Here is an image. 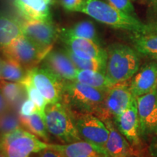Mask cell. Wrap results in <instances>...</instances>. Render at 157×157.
Listing matches in <instances>:
<instances>
[{"mask_svg":"<svg viewBox=\"0 0 157 157\" xmlns=\"http://www.w3.org/2000/svg\"><path fill=\"white\" fill-rule=\"evenodd\" d=\"M156 137H157V135H156Z\"/></svg>","mask_w":157,"mask_h":157,"instance_id":"obj_41","label":"cell"},{"mask_svg":"<svg viewBox=\"0 0 157 157\" xmlns=\"http://www.w3.org/2000/svg\"><path fill=\"white\" fill-rule=\"evenodd\" d=\"M113 121L119 132L135 150L140 151L143 149L136 98L132 100L128 108Z\"/></svg>","mask_w":157,"mask_h":157,"instance_id":"obj_10","label":"cell"},{"mask_svg":"<svg viewBox=\"0 0 157 157\" xmlns=\"http://www.w3.org/2000/svg\"><path fill=\"white\" fill-rule=\"evenodd\" d=\"M36 113H40V111H39L36 104L32 101H31L29 98L25 100L20 108V114L21 115L31 116Z\"/></svg>","mask_w":157,"mask_h":157,"instance_id":"obj_30","label":"cell"},{"mask_svg":"<svg viewBox=\"0 0 157 157\" xmlns=\"http://www.w3.org/2000/svg\"><path fill=\"white\" fill-rule=\"evenodd\" d=\"M44 120L48 132L63 143L82 140L76 128L71 112L62 102L47 105Z\"/></svg>","mask_w":157,"mask_h":157,"instance_id":"obj_4","label":"cell"},{"mask_svg":"<svg viewBox=\"0 0 157 157\" xmlns=\"http://www.w3.org/2000/svg\"><path fill=\"white\" fill-rule=\"evenodd\" d=\"M130 39L133 48L140 56L157 61V24L146 33L132 34Z\"/></svg>","mask_w":157,"mask_h":157,"instance_id":"obj_19","label":"cell"},{"mask_svg":"<svg viewBox=\"0 0 157 157\" xmlns=\"http://www.w3.org/2000/svg\"><path fill=\"white\" fill-rule=\"evenodd\" d=\"M28 76V70L18 63L5 58L0 62V79L22 84Z\"/></svg>","mask_w":157,"mask_h":157,"instance_id":"obj_21","label":"cell"},{"mask_svg":"<svg viewBox=\"0 0 157 157\" xmlns=\"http://www.w3.org/2000/svg\"><path fill=\"white\" fill-rule=\"evenodd\" d=\"M106 52L105 76L111 85L127 82L140 69V55L128 45L115 43Z\"/></svg>","mask_w":157,"mask_h":157,"instance_id":"obj_3","label":"cell"},{"mask_svg":"<svg viewBox=\"0 0 157 157\" xmlns=\"http://www.w3.org/2000/svg\"><path fill=\"white\" fill-rule=\"evenodd\" d=\"M141 137L157 135V89L136 98Z\"/></svg>","mask_w":157,"mask_h":157,"instance_id":"obj_11","label":"cell"},{"mask_svg":"<svg viewBox=\"0 0 157 157\" xmlns=\"http://www.w3.org/2000/svg\"><path fill=\"white\" fill-rule=\"evenodd\" d=\"M48 148V143L21 127L0 135V152L6 157H30Z\"/></svg>","mask_w":157,"mask_h":157,"instance_id":"obj_5","label":"cell"},{"mask_svg":"<svg viewBox=\"0 0 157 157\" xmlns=\"http://www.w3.org/2000/svg\"><path fill=\"white\" fill-rule=\"evenodd\" d=\"M22 84L23 87H24V90L26 92L29 98L36 104L39 111H40L41 115L44 118V111L45 107L48 105L46 100L41 95V93L38 91V90L34 87V84H32L30 78H29V76H27V78H25V80L23 82Z\"/></svg>","mask_w":157,"mask_h":157,"instance_id":"obj_27","label":"cell"},{"mask_svg":"<svg viewBox=\"0 0 157 157\" xmlns=\"http://www.w3.org/2000/svg\"><path fill=\"white\" fill-rule=\"evenodd\" d=\"M0 50L5 58L14 60L29 70L42 61L51 49L43 48L23 35Z\"/></svg>","mask_w":157,"mask_h":157,"instance_id":"obj_6","label":"cell"},{"mask_svg":"<svg viewBox=\"0 0 157 157\" xmlns=\"http://www.w3.org/2000/svg\"><path fill=\"white\" fill-rule=\"evenodd\" d=\"M0 157H6V156H5V155H4V154H2V153L0 152Z\"/></svg>","mask_w":157,"mask_h":157,"instance_id":"obj_37","label":"cell"},{"mask_svg":"<svg viewBox=\"0 0 157 157\" xmlns=\"http://www.w3.org/2000/svg\"><path fill=\"white\" fill-rule=\"evenodd\" d=\"M71 112L82 140L103 148L109 135V131L105 123L91 113Z\"/></svg>","mask_w":157,"mask_h":157,"instance_id":"obj_7","label":"cell"},{"mask_svg":"<svg viewBox=\"0 0 157 157\" xmlns=\"http://www.w3.org/2000/svg\"><path fill=\"white\" fill-rule=\"evenodd\" d=\"M108 4L123 13L136 17L132 0H105Z\"/></svg>","mask_w":157,"mask_h":157,"instance_id":"obj_29","label":"cell"},{"mask_svg":"<svg viewBox=\"0 0 157 157\" xmlns=\"http://www.w3.org/2000/svg\"><path fill=\"white\" fill-rule=\"evenodd\" d=\"M133 157H136V156H133Z\"/></svg>","mask_w":157,"mask_h":157,"instance_id":"obj_40","label":"cell"},{"mask_svg":"<svg viewBox=\"0 0 157 157\" xmlns=\"http://www.w3.org/2000/svg\"><path fill=\"white\" fill-rule=\"evenodd\" d=\"M23 35L22 23L11 15L0 13V50Z\"/></svg>","mask_w":157,"mask_h":157,"instance_id":"obj_20","label":"cell"},{"mask_svg":"<svg viewBox=\"0 0 157 157\" xmlns=\"http://www.w3.org/2000/svg\"><path fill=\"white\" fill-rule=\"evenodd\" d=\"M135 97L126 82L114 84L108 90L101 119H113L126 110Z\"/></svg>","mask_w":157,"mask_h":157,"instance_id":"obj_9","label":"cell"},{"mask_svg":"<svg viewBox=\"0 0 157 157\" xmlns=\"http://www.w3.org/2000/svg\"><path fill=\"white\" fill-rule=\"evenodd\" d=\"M10 107V105H9V103H7V101H6L5 97L0 91V114L8 111Z\"/></svg>","mask_w":157,"mask_h":157,"instance_id":"obj_34","label":"cell"},{"mask_svg":"<svg viewBox=\"0 0 157 157\" xmlns=\"http://www.w3.org/2000/svg\"><path fill=\"white\" fill-rule=\"evenodd\" d=\"M136 157H151V156L150 154H149L148 151H145L144 149H141V150L139 151L138 154L137 155Z\"/></svg>","mask_w":157,"mask_h":157,"instance_id":"obj_36","label":"cell"},{"mask_svg":"<svg viewBox=\"0 0 157 157\" xmlns=\"http://www.w3.org/2000/svg\"><path fill=\"white\" fill-rule=\"evenodd\" d=\"M76 12L83 13L98 22L131 34L146 33L157 24L143 23L137 17L123 13L101 0H82Z\"/></svg>","mask_w":157,"mask_h":157,"instance_id":"obj_1","label":"cell"},{"mask_svg":"<svg viewBox=\"0 0 157 157\" xmlns=\"http://www.w3.org/2000/svg\"><path fill=\"white\" fill-rule=\"evenodd\" d=\"M151 15L157 19V0H143Z\"/></svg>","mask_w":157,"mask_h":157,"instance_id":"obj_33","label":"cell"},{"mask_svg":"<svg viewBox=\"0 0 157 157\" xmlns=\"http://www.w3.org/2000/svg\"><path fill=\"white\" fill-rule=\"evenodd\" d=\"M108 90L74 81H64L61 101L72 112L91 113L101 119Z\"/></svg>","mask_w":157,"mask_h":157,"instance_id":"obj_2","label":"cell"},{"mask_svg":"<svg viewBox=\"0 0 157 157\" xmlns=\"http://www.w3.org/2000/svg\"><path fill=\"white\" fill-rule=\"evenodd\" d=\"M15 7L28 21H52L48 0H14Z\"/></svg>","mask_w":157,"mask_h":157,"instance_id":"obj_17","label":"cell"},{"mask_svg":"<svg viewBox=\"0 0 157 157\" xmlns=\"http://www.w3.org/2000/svg\"><path fill=\"white\" fill-rule=\"evenodd\" d=\"M132 1H135V0H132Z\"/></svg>","mask_w":157,"mask_h":157,"instance_id":"obj_38","label":"cell"},{"mask_svg":"<svg viewBox=\"0 0 157 157\" xmlns=\"http://www.w3.org/2000/svg\"><path fill=\"white\" fill-rule=\"evenodd\" d=\"M156 89H157V87H156Z\"/></svg>","mask_w":157,"mask_h":157,"instance_id":"obj_42","label":"cell"},{"mask_svg":"<svg viewBox=\"0 0 157 157\" xmlns=\"http://www.w3.org/2000/svg\"><path fill=\"white\" fill-rule=\"evenodd\" d=\"M24 87L19 82L0 79V91L9 103L14 105L21 100Z\"/></svg>","mask_w":157,"mask_h":157,"instance_id":"obj_25","label":"cell"},{"mask_svg":"<svg viewBox=\"0 0 157 157\" xmlns=\"http://www.w3.org/2000/svg\"><path fill=\"white\" fill-rule=\"evenodd\" d=\"M82 0H61V4L65 9L69 11H76Z\"/></svg>","mask_w":157,"mask_h":157,"instance_id":"obj_32","label":"cell"},{"mask_svg":"<svg viewBox=\"0 0 157 157\" xmlns=\"http://www.w3.org/2000/svg\"><path fill=\"white\" fill-rule=\"evenodd\" d=\"M129 85L135 98L151 93L157 87V62L151 61L144 65L133 76Z\"/></svg>","mask_w":157,"mask_h":157,"instance_id":"obj_16","label":"cell"},{"mask_svg":"<svg viewBox=\"0 0 157 157\" xmlns=\"http://www.w3.org/2000/svg\"><path fill=\"white\" fill-rule=\"evenodd\" d=\"M23 34L39 46L52 49L60 30L52 21H28L22 23Z\"/></svg>","mask_w":157,"mask_h":157,"instance_id":"obj_12","label":"cell"},{"mask_svg":"<svg viewBox=\"0 0 157 157\" xmlns=\"http://www.w3.org/2000/svg\"><path fill=\"white\" fill-rule=\"evenodd\" d=\"M21 125L28 129L29 132L39 137L44 141L50 140L48 130L45 125L44 118L40 113H36L31 116L19 115Z\"/></svg>","mask_w":157,"mask_h":157,"instance_id":"obj_22","label":"cell"},{"mask_svg":"<svg viewBox=\"0 0 157 157\" xmlns=\"http://www.w3.org/2000/svg\"><path fill=\"white\" fill-rule=\"evenodd\" d=\"M60 34L91 39L98 43V38L95 25L89 21H81L71 28L62 29L60 31Z\"/></svg>","mask_w":157,"mask_h":157,"instance_id":"obj_24","label":"cell"},{"mask_svg":"<svg viewBox=\"0 0 157 157\" xmlns=\"http://www.w3.org/2000/svg\"><path fill=\"white\" fill-rule=\"evenodd\" d=\"M21 127L19 117L14 113L7 111L0 114V135L12 132Z\"/></svg>","mask_w":157,"mask_h":157,"instance_id":"obj_28","label":"cell"},{"mask_svg":"<svg viewBox=\"0 0 157 157\" xmlns=\"http://www.w3.org/2000/svg\"><path fill=\"white\" fill-rule=\"evenodd\" d=\"M28 76L34 87L46 100L48 104L61 101L63 80L43 66L28 70Z\"/></svg>","mask_w":157,"mask_h":157,"instance_id":"obj_8","label":"cell"},{"mask_svg":"<svg viewBox=\"0 0 157 157\" xmlns=\"http://www.w3.org/2000/svg\"><path fill=\"white\" fill-rule=\"evenodd\" d=\"M36 157H66L58 151L49 148L44 149V150L41 151L39 153H36Z\"/></svg>","mask_w":157,"mask_h":157,"instance_id":"obj_31","label":"cell"},{"mask_svg":"<svg viewBox=\"0 0 157 157\" xmlns=\"http://www.w3.org/2000/svg\"><path fill=\"white\" fill-rule=\"evenodd\" d=\"M148 151L151 157H157V137L153 138Z\"/></svg>","mask_w":157,"mask_h":157,"instance_id":"obj_35","label":"cell"},{"mask_svg":"<svg viewBox=\"0 0 157 157\" xmlns=\"http://www.w3.org/2000/svg\"><path fill=\"white\" fill-rule=\"evenodd\" d=\"M0 62H1V60H0Z\"/></svg>","mask_w":157,"mask_h":157,"instance_id":"obj_39","label":"cell"},{"mask_svg":"<svg viewBox=\"0 0 157 157\" xmlns=\"http://www.w3.org/2000/svg\"><path fill=\"white\" fill-rule=\"evenodd\" d=\"M109 131V137L103 146L107 157H133L137 156L139 151L131 146L125 137L119 132L113 119L103 121Z\"/></svg>","mask_w":157,"mask_h":157,"instance_id":"obj_14","label":"cell"},{"mask_svg":"<svg viewBox=\"0 0 157 157\" xmlns=\"http://www.w3.org/2000/svg\"><path fill=\"white\" fill-rule=\"evenodd\" d=\"M42 62V66L48 68L63 81L76 79L78 69L65 51H50Z\"/></svg>","mask_w":157,"mask_h":157,"instance_id":"obj_15","label":"cell"},{"mask_svg":"<svg viewBox=\"0 0 157 157\" xmlns=\"http://www.w3.org/2000/svg\"><path fill=\"white\" fill-rule=\"evenodd\" d=\"M66 53L68 55L71 61L74 63L75 66L78 70H90L99 71L105 74L106 62L95 59H84L76 56L75 54L66 49Z\"/></svg>","mask_w":157,"mask_h":157,"instance_id":"obj_26","label":"cell"},{"mask_svg":"<svg viewBox=\"0 0 157 157\" xmlns=\"http://www.w3.org/2000/svg\"><path fill=\"white\" fill-rule=\"evenodd\" d=\"M75 81L103 90H108L113 86L105 74L90 70H78Z\"/></svg>","mask_w":157,"mask_h":157,"instance_id":"obj_23","label":"cell"},{"mask_svg":"<svg viewBox=\"0 0 157 157\" xmlns=\"http://www.w3.org/2000/svg\"><path fill=\"white\" fill-rule=\"evenodd\" d=\"M59 36L64 43L66 49L70 50L76 56L84 59H95L107 61L106 50L102 48L95 41L63 34H59Z\"/></svg>","mask_w":157,"mask_h":157,"instance_id":"obj_13","label":"cell"},{"mask_svg":"<svg viewBox=\"0 0 157 157\" xmlns=\"http://www.w3.org/2000/svg\"><path fill=\"white\" fill-rule=\"evenodd\" d=\"M48 148L58 151L66 157H107L103 148L80 140L68 144H49Z\"/></svg>","mask_w":157,"mask_h":157,"instance_id":"obj_18","label":"cell"}]
</instances>
